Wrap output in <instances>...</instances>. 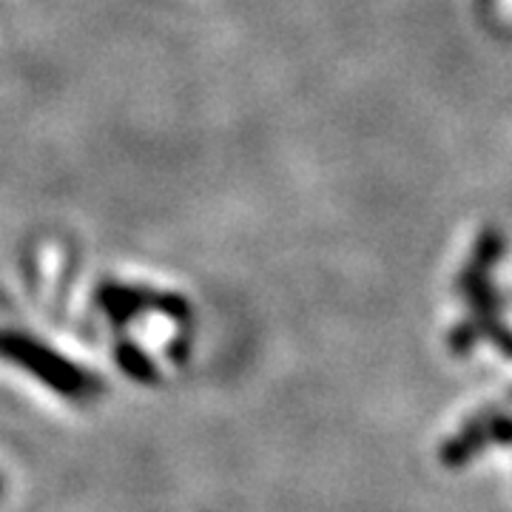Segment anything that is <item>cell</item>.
<instances>
[{"instance_id":"cell-3","label":"cell","mask_w":512,"mask_h":512,"mask_svg":"<svg viewBox=\"0 0 512 512\" xmlns=\"http://www.w3.org/2000/svg\"><path fill=\"white\" fill-rule=\"evenodd\" d=\"M117 362H120V367L128 370L134 379H140V382H157V370H154V365H151V362H148L146 356H143L137 348H131V345L120 348V353H117Z\"/></svg>"},{"instance_id":"cell-2","label":"cell","mask_w":512,"mask_h":512,"mask_svg":"<svg viewBox=\"0 0 512 512\" xmlns=\"http://www.w3.org/2000/svg\"><path fill=\"white\" fill-rule=\"evenodd\" d=\"M504 234L498 228H484L478 234L473 254L467 259V265L461 268V274L456 279L458 293L467 299L470 305V322L478 330V336L484 339V333L495 328L501 322V296L493 285V271L498 265V259L504 256Z\"/></svg>"},{"instance_id":"cell-5","label":"cell","mask_w":512,"mask_h":512,"mask_svg":"<svg viewBox=\"0 0 512 512\" xmlns=\"http://www.w3.org/2000/svg\"><path fill=\"white\" fill-rule=\"evenodd\" d=\"M0 495H3V478H0Z\"/></svg>"},{"instance_id":"cell-4","label":"cell","mask_w":512,"mask_h":512,"mask_svg":"<svg viewBox=\"0 0 512 512\" xmlns=\"http://www.w3.org/2000/svg\"><path fill=\"white\" fill-rule=\"evenodd\" d=\"M476 9H478V18H490L495 9V0H476Z\"/></svg>"},{"instance_id":"cell-1","label":"cell","mask_w":512,"mask_h":512,"mask_svg":"<svg viewBox=\"0 0 512 512\" xmlns=\"http://www.w3.org/2000/svg\"><path fill=\"white\" fill-rule=\"evenodd\" d=\"M0 359L29 370L37 382H43L49 390H55L74 404L94 402L106 390V384L94 379V373L77 367L52 348H46L43 342L15 333V330H0Z\"/></svg>"}]
</instances>
